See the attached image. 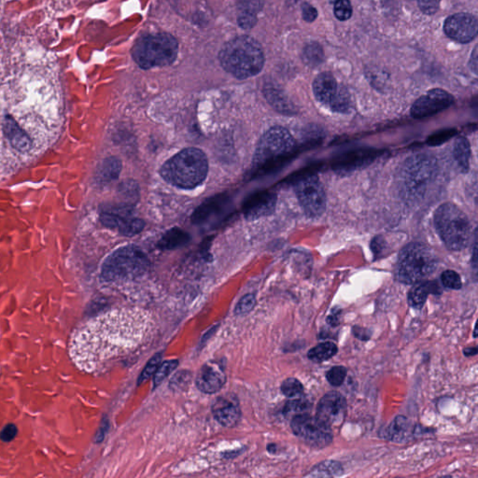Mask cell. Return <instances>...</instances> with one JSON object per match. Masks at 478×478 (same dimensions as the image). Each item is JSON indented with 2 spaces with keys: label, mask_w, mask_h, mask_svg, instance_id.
<instances>
[{
  "label": "cell",
  "mask_w": 478,
  "mask_h": 478,
  "mask_svg": "<svg viewBox=\"0 0 478 478\" xmlns=\"http://www.w3.org/2000/svg\"><path fill=\"white\" fill-rule=\"evenodd\" d=\"M59 77L41 64L0 66V181L31 167L62 137Z\"/></svg>",
  "instance_id": "obj_1"
},
{
  "label": "cell",
  "mask_w": 478,
  "mask_h": 478,
  "mask_svg": "<svg viewBox=\"0 0 478 478\" xmlns=\"http://www.w3.org/2000/svg\"><path fill=\"white\" fill-rule=\"evenodd\" d=\"M151 319L137 308H116L92 318L70 337L68 352L82 371L96 374L137 349L151 330Z\"/></svg>",
  "instance_id": "obj_2"
},
{
  "label": "cell",
  "mask_w": 478,
  "mask_h": 478,
  "mask_svg": "<svg viewBox=\"0 0 478 478\" xmlns=\"http://www.w3.org/2000/svg\"><path fill=\"white\" fill-rule=\"evenodd\" d=\"M219 58L223 68L240 80L255 76L264 68L262 47L248 36H240L228 41L221 50Z\"/></svg>",
  "instance_id": "obj_3"
},
{
  "label": "cell",
  "mask_w": 478,
  "mask_h": 478,
  "mask_svg": "<svg viewBox=\"0 0 478 478\" xmlns=\"http://www.w3.org/2000/svg\"><path fill=\"white\" fill-rule=\"evenodd\" d=\"M208 171L209 161L204 151L188 148L167 160L160 173L167 184L179 189L191 190L203 184Z\"/></svg>",
  "instance_id": "obj_4"
},
{
  "label": "cell",
  "mask_w": 478,
  "mask_h": 478,
  "mask_svg": "<svg viewBox=\"0 0 478 478\" xmlns=\"http://www.w3.org/2000/svg\"><path fill=\"white\" fill-rule=\"evenodd\" d=\"M295 140L288 130L274 126L262 135L254 153L251 176L265 175L280 167L294 153Z\"/></svg>",
  "instance_id": "obj_5"
},
{
  "label": "cell",
  "mask_w": 478,
  "mask_h": 478,
  "mask_svg": "<svg viewBox=\"0 0 478 478\" xmlns=\"http://www.w3.org/2000/svg\"><path fill=\"white\" fill-rule=\"evenodd\" d=\"M150 267L146 254L135 246L118 248L105 260L100 277L106 283H118L139 278Z\"/></svg>",
  "instance_id": "obj_6"
},
{
  "label": "cell",
  "mask_w": 478,
  "mask_h": 478,
  "mask_svg": "<svg viewBox=\"0 0 478 478\" xmlns=\"http://www.w3.org/2000/svg\"><path fill=\"white\" fill-rule=\"evenodd\" d=\"M438 258L428 246L411 243L401 251L396 264V278L400 283L416 284L426 280L438 267Z\"/></svg>",
  "instance_id": "obj_7"
},
{
  "label": "cell",
  "mask_w": 478,
  "mask_h": 478,
  "mask_svg": "<svg viewBox=\"0 0 478 478\" xmlns=\"http://www.w3.org/2000/svg\"><path fill=\"white\" fill-rule=\"evenodd\" d=\"M179 45L176 38L167 33L146 35L140 38L132 49L135 63L144 68L170 65L178 54Z\"/></svg>",
  "instance_id": "obj_8"
},
{
  "label": "cell",
  "mask_w": 478,
  "mask_h": 478,
  "mask_svg": "<svg viewBox=\"0 0 478 478\" xmlns=\"http://www.w3.org/2000/svg\"><path fill=\"white\" fill-rule=\"evenodd\" d=\"M435 225L450 251H463L468 246L471 225L466 215L454 204L446 203L439 207L435 214Z\"/></svg>",
  "instance_id": "obj_9"
},
{
  "label": "cell",
  "mask_w": 478,
  "mask_h": 478,
  "mask_svg": "<svg viewBox=\"0 0 478 478\" xmlns=\"http://www.w3.org/2000/svg\"><path fill=\"white\" fill-rule=\"evenodd\" d=\"M435 170V161L433 157L421 154L408 159L403 167L402 176V190L405 197H421L433 179Z\"/></svg>",
  "instance_id": "obj_10"
},
{
  "label": "cell",
  "mask_w": 478,
  "mask_h": 478,
  "mask_svg": "<svg viewBox=\"0 0 478 478\" xmlns=\"http://www.w3.org/2000/svg\"><path fill=\"white\" fill-rule=\"evenodd\" d=\"M291 426L297 438L316 449H324L333 441L331 428L308 413L294 416L292 419Z\"/></svg>",
  "instance_id": "obj_11"
},
{
  "label": "cell",
  "mask_w": 478,
  "mask_h": 478,
  "mask_svg": "<svg viewBox=\"0 0 478 478\" xmlns=\"http://www.w3.org/2000/svg\"><path fill=\"white\" fill-rule=\"evenodd\" d=\"M294 190L301 206L309 217L317 218L324 214L325 192L316 176H306L298 179L294 184Z\"/></svg>",
  "instance_id": "obj_12"
},
{
  "label": "cell",
  "mask_w": 478,
  "mask_h": 478,
  "mask_svg": "<svg viewBox=\"0 0 478 478\" xmlns=\"http://www.w3.org/2000/svg\"><path fill=\"white\" fill-rule=\"evenodd\" d=\"M100 223L110 229H117L119 233L124 237H134L144 229L143 220L132 215L131 204L112 207L101 211L99 216Z\"/></svg>",
  "instance_id": "obj_13"
},
{
  "label": "cell",
  "mask_w": 478,
  "mask_h": 478,
  "mask_svg": "<svg viewBox=\"0 0 478 478\" xmlns=\"http://www.w3.org/2000/svg\"><path fill=\"white\" fill-rule=\"evenodd\" d=\"M453 103L454 98L447 91L433 89L413 104L411 107V115L417 119L430 117L449 109Z\"/></svg>",
  "instance_id": "obj_14"
},
{
  "label": "cell",
  "mask_w": 478,
  "mask_h": 478,
  "mask_svg": "<svg viewBox=\"0 0 478 478\" xmlns=\"http://www.w3.org/2000/svg\"><path fill=\"white\" fill-rule=\"evenodd\" d=\"M347 412V401L337 391H330L320 400L317 406V418L329 426H336L344 421Z\"/></svg>",
  "instance_id": "obj_15"
},
{
  "label": "cell",
  "mask_w": 478,
  "mask_h": 478,
  "mask_svg": "<svg viewBox=\"0 0 478 478\" xmlns=\"http://www.w3.org/2000/svg\"><path fill=\"white\" fill-rule=\"evenodd\" d=\"M444 30L447 37L458 43H471L477 36V20L468 13H458L447 19Z\"/></svg>",
  "instance_id": "obj_16"
},
{
  "label": "cell",
  "mask_w": 478,
  "mask_h": 478,
  "mask_svg": "<svg viewBox=\"0 0 478 478\" xmlns=\"http://www.w3.org/2000/svg\"><path fill=\"white\" fill-rule=\"evenodd\" d=\"M277 195L269 191H260L248 196L243 202V214L246 219L254 221L269 216L275 211Z\"/></svg>",
  "instance_id": "obj_17"
},
{
  "label": "cell",
  "mask_w": 478,
  "mask_h": 478,
  "mask_svg": "<svg viewBox=\"0 0 478 478\" xmlns=\"http://www.w3.org/2000/svg\"><path fill=\"white\" fill-rule=\"evenodd\" d=\"M196 386L204 394H214L225 386L226 375L219 361H209L199 370Z\"/></svg>",
  "instance_id": "obj_18"
},
{
  "label": "cell",
  "mask_w": 478,
  "mask_h": 478,
  "mask_svg": "<svg viewBox=\"0 0 478 478\" xmlns=\"http://www.w3.org/2000/svg\"><path fill=\"white\" fill-rule=\"evenodd\" d=\"M216 421L225 427H234L241 419L239 402L234 395L225 394L218 398L212 405Z\"/></svg>",
  "instance_id": "obj_19"
},
{
  "label": "cell",
  "mask_w": 478,
  "mask_h": 478,
  "mask_svg": "<svg viewBox=\"0 0 478 478\" xmlns=\"http://www.w3.org/2000/svg\"><path fill=\"white\" fill-rule=\"evenodd\" d=\"M228 196L218 195L207 199L195 209L192 216V222L200 225L209 222L212 218L222 214L228 204Z\"/></svg>",
  "instance_id": "obj_20"
},
{
  "label": "cell",
  "mask_w": 478,
  "mask_h": 478,
  "mask_svg": "<svg viewBox=\"0 0 478 478\" xmlns=\"http://www.w3.org/2000/svg\"><path fill=\"white\" fill-rule=\"evenodd\" d=\"M378 154L375 150L352 151L340 157L334 164V170L341 171V172L357 170L374 161Z\"/></svg>",
  "instance_id": "obj_21"
},
{
  "label": "cell",
  "mask_w": 478,
  "mask_h": 478,
  "mask_svg": "<svg viewBox=\"0 0 478 478\" xmlns=\"http://www.w3.org/2000/svg\"><path fill=\"white\" fill-rule=\"evenodd\" d=\"M338 84L336 78L331 73H323L317 76L313 82V92L315 98L322 104H330L331 99L336 95Z\"/></svg>",
  "instance_id": "obj_22"
},
{
  "label": "cell",
  "mask_w": 478,
  "mask_h": 478,
  "mask_svg": "<svg viewBox=\"0 0 478 478\" xmlns=\"http://www.w3.org/2000/svg\"><path fill=\"white\" fill-rule=\"evenodd\" d=\"M413 285L408 294V303L414 308H424L430 294H442V289L436 281H421Z\"/></svg>",
  "instance_id": "obj_23"
},
{
  "label": "cell",
  "mask_w": 478,
  "mask_h": 478,
  "mask_svg": "<svg viewBox=\"0 0 478 478\" xmlns=\"http://www.w3.org/2000/svg\"><path fill=\"white\" fill-rule=\"evenodd\" d=\"M121 170V163L116 157H109L99 165L96 173V181L103 185L110 184L119 178Z\"/></svg>",
  "instance_id": "obj_24"
},
{
  "label": "cell",
  "mask_w": 478,
  "mask_h": 478,
  "mask_svg": "<svg viewBox=\"0 0 478 478\" xmlns=\"http://www.w3.org/2000/svg\"><path fill=\"white\" fill-rule=\"evenodd\" d=\"M384 435L389 441L402 443L411 435V424L405 417L398 416L387 428Z\"/></svg>",
  "instance_id": "obj_25"
},
{
  "label": "cell",
  "mask_w": 478,
  "mask_h": 478,
  "mask_svg": "<svg viewBox=\"0 0 478 478\" xmlns=\"http://www.w3.org/2000/svg\"><path fill=\"white\" fill-rule=\"evenodd\" d=\"M264 96L271 106L277 110L278 112L284 113V114H294V105L290 102L283 91L272 87V85H267V87H264Z\"/></svg>",
  "instance_id": "obj_26"
},
{
  "label": "cell",
  "mask_w": 478,
  "mask_h": 478,
  "mask_svg": "<svg viewBox=\"0 0 478 478\" xmlns=\"http://www.w3.org/2000/svg\"><path fill=\"white\" fill-rule=\"evenodd\" d=\"M191 240L190 234L181 228L170 229L159 240L158 248L163 251H172L184 247Z\"/></svg>",
  "instance_id": "obj_27"
},
{
  "label": "cell",
  "mask_w": 478,
  "mask_h": 478,
  "mask_svg": "<svg viewBox=\"0 0 478 478\" xmlns=\"http://www.w3.org/2000/svg\"><path fill=\"white\" fill-rule=\"evenodd\" d=\"M454 157L458 167L465 173L470 168V158H471V147L468 140L465 137H458L456 140L454 147Z\"/></svg>",
  "instance_id": "obj_28"
},
{
  "label": "cell",
  "mask_w": 478,
  "mask_h": 478,
  "mask_svg": "<svg viewBox=\"0 0 478 478\" xmlns=\"http://www.w3.org/2000/svg\"><path fill=\"white\" fill-rule=\"evenodd\" d=\"M344 470L338 461H325L315 466L308 477H336L343 474Z\"/></svg>",
  "instance_id": "obj_29"
},
{
  "label": "cell",
  "mask_w": 478,
  "mask_h": 478,
  "mask_svg": "<svg viewBox=\"0 0 478 478\" xmlns=\"http://www.w3.org/2000/svg\"><path fill=\"white\" fill-rule=\"evenodd\" d=\"M337 350H337L336 344L324 342V343L319 344L309 350L308 356L309 360L315 361V363H323V361L333 358L336 354Z\"/></svg>",
  "instance_id": "obj_30"
},
{
  "label": "cell",
  "mask_w": 478,
  "mask_h": 478,
  "mask_svg": "<svg viewBox=\"0 0 478 478\" xmlns=\"http://www.w3.org/2000/svg\"><path fill=\"white\" fill-rule=\"evenodd\" d=\"M302 57L306 65L316 68L324 61V52L319 43H311L306 44L304 48Z\"/></svg>",
  "instance_id": "obj_31"
},
{
  "label": "cell",
  "mask_w": 478,
  "mask_h": 478,
  "mask_svg": "<svg viewBox=\"0 0 478 478\" xmlns=\"http://www.w3.org/2000/svg\"><path fill=\"white\" fill-rule=\"evenodd\" d=\"M350 95L349 91L343 85H338L336 95L331 99L329 107L336 112H347L350 109Z\"/></svg>",
  "instance_id": "obj_32"
},
{
  "label": "cell",
  "mask_w": 478,
  "mask_h": 478,
  "mask_svg": "<svg viewBox=\"0 0 478 478\" xmlns=\"http://www.w3.org/2000/svg\"><path fill=\"white\" fill-rule=\"evenodd\" d=\"M312 405L308 400L295 399L289 401L283 409V414L287 418H294L300 414L308 413L311 410Z\"/></svg>",
  "instance_id": "obj_33"
},
{
  "label": "cell",
  "mask_w": 478,
  "mask_h": 478,
  "mask_svg": "<svg viewBox=\"0 0 478 478\" xmlns=\"http://www.w3.org/2000/svg\"><path fill=\"white\" fill-rule=\"evenodd\" d=\"M179 361L177 360L165 361L160 364L156 372L154 373V388L158 387L177 368Z\"/></svg>",
  "instance_id": "obj_34"
},
{
  "label": "cell",
  "mask_w": 478,
  "mask_h": 478,
  "mask_svg": "<svg viewBox=\"0 0 478 478\" xmlns=\"http://www.w3.org/2000/svg\"><path fill=\"white\" fill-rule=\"evenodd\" d=\"M281 391L287 397L294 398L303 394V384L294 378H290L281 384Z\"/></svg>",
  "instance_id": "obj_35"
},
{
  "label": "cell",
  "mask_w": 478,
  "mask_h": 478,
  "mask_svg": "<svg viewBox=\"0 0 478 478\" xmlns=\"http://www.w3.org/2000/svg\"><path fill=\"white\" fill-rule=\"evenodd\" d=\"M334 13L339 21L349 20L352 15V7L350 0H336Z\"/></svg>",
  "instance_id": "obj_36"
},
{
  "label": "cell",
  "mask_w": 478,
  "mask_h": 478,
  "mask_svg": "<svg viewBox=\"0 0 478 478\" xmlns=\"http://www.w3.org/2000/svg\"><path fill=\"white\" fill-rule=\"evenodd\" d=\"M161 353H157V354L154 355V357L148 361L147 366H145L142 375H140L139 380H137V385H142L143 382L147 381L151 375H154V373L156 372L157 368H158L160 364H161Z\"/></svg>",
  "instance_id": "obj_37"
},
{
  "label": "cell",
  "mask_w": 478,
  "mask_h": 478,
  "mask_svg": "<svg viewBox=\"0 0 478 478\" xmlns=\"http://www.w3.org/2000/svg\"><path fill=\"white\" fill-rule=\"evenodd\" d=\"M347 377V369L344 366H334L327 372L326 378L334 387L341 386Z\"/></svg>",
  "instance_id": "obj_38"
},
{
  "label": "cell",
  "mask_w": 478,
  "mask_h": 478,
  "mask_svg": "<svg viewBox=\"0 0 478 478\" xmlns=\"http://www.w3.org/2000/svg\"><path fill=\"white\" fill-rule=\"evenodd\" d=\"M441 281L443 285L450 290H460L463 287L460 275L453 270L445 271L441 276Z\"/></svg>",
  "instance_id": "obj_39"
},
{
  "label": "cell",
  "mask_w": 478,
  "mask_h": 478,
  "mask_svg": "<svg viewBox=\"0 0 478 478\" xmlns=\"http://www.w3.org/2000/svg\"><path fill=\"white\" fill-rule=\"evenodd\" d=\"M256 305V298L254 294H247L241 298V300L237 303L236 308H234V313L236 315H246L250 313Z\"/></svg>",
  "instance_id": "obj_40"
},
{
  "label": "cell",
  "mask_w": 478,
  "mask_h": 478,
  "mask_svg": "<svg viewBox=\"0 0 478 478\" xmlns=\"http://www.w3.org/2000/svg\"><path fill=\"white\" fill-rule=\"evenodd\" d=\"M239 24L242 29H248L255 26L257 22L256 13L251 12V10H241L237 18Z\"/></svg>",
  "instance_id": "obj_41"
},
{
  "label": "cell",
  "mask_w": 478,
  "mask_h": 478,
  "mask_svg": "<svg viewBox=\"0 0 478 478\" xmlns=\"http://www.w3.org/2000/svg\"><path fill=\"white\" fill-rule=\"evenodd\" d=\"M456 135V130H443L438 133H435V135H431L429 140H428V144L432 146H438L443 144L447 140L451 139Z\"/></svg>",
  "instance_id": "obj_42"
},
{
  "label": "cell",
  "mask_w": 478,
  "mask_h": 478,
  "mask_svg": "<svg viewBox=\"0 0 478 478\" xmlns=\"http://www.w3.org/2000/svg\"><path fill=\"white\" fill-rule=\"evenodd\" d=\"M191 381V375L189 372L181 371L177 373L175 377L171 380L170 387L174 389H184L186 388L188 384Z\"/></svg>",
  "instance_id": "obj_43"
},
{
  "label": "cell",
  "mask_w": 478,
  "mask_h": 478,
  "mask_svg": "<svg viewBox=\"0 0 478 478\" xmlns=\"http://www.w3.org/2000/svg\"><path fill=\"white\" fill-rule=\"evenodd\" d=\"M419 7L424 15H433L440 7L441 0H418Z\"/></svg>",
  "instance_id": "obj_44"
},
{
  "label": "cell",
  "mask_w": 478,
  "mask_h": 478,
  "mask_svg": "<svg viewBox=\"0 0 478 478\" xmlns=\"http://www.w3.org/2000/svg\"><path fill=\"white\" fill-rule=\"evenodd\" d=\"M302 13L304 20L308 22V23H312V22L316 20L318 17V10H316V8H314L309 3H306V2L302 5Z\"/></svg>",
  "instance_id": "obj_45"
},
{
  "label": "cell",
  "mask_w": 478,
  "mask_h": 478,
  "mask_svg": "<svg viewBox=\"0 0 478 478\" xmlns=\"http://www.w3.org/2000/svg\"><path fill=\"white\" fill-rule=\"evenodd\" d=\"M16 433H17V427L15 425H6V427H4L0 433V439L3 442L12 441L15 438Z\"/></svg>",
  "instance_id": "obj_46"
},
{
  "label": "cell",
  "mask_w": 478,
  "mask_h": 478,
  "mask_svg": "<svg viewBox=\"0 0 478 478\" xmlns=\"http://www.w3.org/2000/svg\"><path fill=\"white\" fill-rule=\"evenodd\" d=\"M352 334L356 338L363 340V341L369 340L372 334L371 331H369L368 329L359 327V326H354L352 328Z\"/></svg>",
  "instance_id": "obj_47"
},
{
  "label": "cell",
  "mask_w": 478,
  "mask_h": 478,
  "mask_svg": "<svg viewBox=\"0 0 478 478\" xmlns=\"http://www.w3.org/2000/svg\"><path fill=\"white\" fill-rule=\"evenodd\" d=\"M339 313H333L327 318L328 324L333 326V327H336L339 324Z\"/></svg>",
  "instance_id": "obj_48"
},
{
  "label": "cell",
  "mask_w": 478,
  "mask_h": 478,
  "mask_svg": "<svg viewBox=\"0 0 478 478\" xmlns=\"http://www.w3.org/2000/svg\"><path fill=\"white\" fill-rule=\"evenodd\" d=\"M470 64H471V68L472 71L475 74L477 73V48H475L474 52H472V55L471 57V61H470Z\"/></svg>",
  "instance_id": "obj_49"
},
{
  "label": "cell",
  "mask_w": 478,
  "mask_h": 478,
  "mask_svg": "<svg viewBox=\"0 0 478 478\" xmlns=\"http://www.w3.org/2000/svg\"><path fill=\"white\" fill-rule=\"evenodd\" d=\"M463 353L464 355L467 356V357H470V356L477 355V348H468V349L463 350Z\"/></svg>",
  "instance_id": "obj_50"
},
{
  "label": "cell",
  "mask_w": 478,
  "mask_h": 478,
  "mask_svg": "<svg viewBox=\"0 0 478 478\" xmlns=\"http://www.w3.org/2000/svg\"><path fill=\"white\" fill-rule=\"evenodd\" d=\"M477 325H475V333H474V337H475H475H477Z\"/></svg>",
  "instance_id": "obj_51"
},
{
  "label": "cell",
  "mask_w": 478,
  "mask_h": 478,
  "mask_svg": "<svg viewBox=\"0 0 478 478\" xmlns=\"http://www.w3.org/2000/svg\"><path fill=\"white\" fill-rule=\"evenodd\" d=\"M0 6H1V0H0Z\"/></svg>",
  "instance_id": "obj_52"
}]
</instances>
